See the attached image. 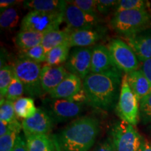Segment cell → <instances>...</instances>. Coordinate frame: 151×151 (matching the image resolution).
<instances>
[{
    "label": "cell",
    "instance_id": "6da1fadb",
    "mask_svg": "<svg viewBox=\"0 0 151 151\" xmlns=\"http://www.w3.org/2000/svg\"><path fill=\"white\" fill-rule=\"evenodd\" d=\"M122 73H91L83 81L87 103L95 109H116L120 96Z\"/></svg>",
    "mask_w": 151,
    "mask_h": 151
},
{
    "label": "cell",
    "instance_id": "7a4b0ae2",
    "mask_svg": "<svg viewBox=\"0 0 151 151\" xmlns=\"http://www.w3.org/2000/svg\"><path fill=\"white\" fill-rule=\"evenodd\" d=\"M99 131V119L84 116L76 119L53 138L59 151H90Z\"/></svg>",
    "mask_w": 151,
    "mask_h": 151
},
{
    "label": "cell",
    "instance_id": "3957f363",
    "mask_svg": "<svg viewBox=\"0 0 151 151\" xmlns=\"http://www.w3.org/2000/svg\"><path fill=\"white\" fill-rule=\"evenodd\" d=\"M110 24L116 32L129 37L151 28V14L148 10L122 11L115 13Z\"/></svg>",
    "mask_w": 151,
    "mask_h": 151
},
{
    "label": "cell",
    "instance_id": "277c9868",
    "mask_svg": "<svg viewBox=\"0 0 151 151\" xmlns=\"http://www.w3.org/2000/svg\"><path fill=\"white\" fill-rule=\"evenodd\" d=\"M15 75L23 84L24 93L29 97H41L44 95L41 84L40 64L26 59L17 60L13 65Z\"/></svg>",
    "mask_w": 151,
    "mask_h": 151
},
{
    "label": "cell",
    "instance_id": "5b68a950",
    "mask_svg": "<svg viewBox=\"0 0 151 151\" xmlns=\"http://www.w3.org/2000/svg\"><path fill=\"white\" fill-rule=\"evenodd\" d=\"M109 138L116 151H140L145 141L134 126L122 120L113 124Z\"/></svg>",
    "mask_w": 151,
    "mask_h": 151
},
{
    "label": "cell",
    "instance_id": "8992f818",
    "mask_svg": "<svg viewBox=\"0 0 151 151\" xmlns=\"http://www.w3.org/2000/svg\"><path fill=\"white\" fill-rule=\"evenodd\" d=\"M116 112L122 121L136 126L140 120V102L128 83L127 74L122 77L120 96Z\"/></svg>",
    "mask_w": 151,
    "mask_h": 151
},
{
    "label": "cell",
    "instance_id": "52a82bcc",
    "mask_svg": "<svg viewBox=\"0 0 151 151\" xmlns=\"http://www.w3.org/2000/svg\"><path fill=\"white\" fill-rule=\"evenodd\" d=\"M64 22V13H44L29 11L22 18L20 31H32L46 34L59 29Z\"/></svg>",
    "mask_w": 151,
    "mask_h": 151
},
{
    "label": "cell",
    "instance_id": "ba28073f",
    "mask_svg": "<svg viewBox=\"0 0 151 151\" xmlns=\"http://www.w3.org/2000/svg\"><path fill=\"white\" fill-rule=\"evenodd\" d=\"M117 69L124 74L138 70L140 61L131 47L122 39H113L107 45Z\"/></svg>",
    "mask_w": 151,
    "mask_h": 151
},
{
    "label": "cell",
    "instance_id": "9c48e42d",
    "mask_svg": "<svg viewBox=\"0 0 151 151\" xmlns=\"http://www.w3.org/2000/svg\"><path fill=\"white\" fill-rule=\"evenodd\" d=\"M43 104L42 108L50 115L55 122H63L77 118L84 109V104L50 97L43 99Z\"/></svg>",
    "mask_w": 151,
    "mask_h": 151
},
{
    "label": "cell",
    "instance_id": "30bf717a",
    "mask_svg": "<svg viewBox=\"0 0 151 151\" xmlns=\"http://www.w3.org/2000/svg\"><path fill=\"white\" fill-rule=\"evenodd\" d=\"M67 6L64 12V21L70 31L86 29L100 25L101 19L99 15L84 12L71 2L67 1Z\"/></svg>",
    "mask_w": 151,
    "mask_h": 151
},
{
    "label": "cell",
    "instance_id": "8fae6325",
    "mask_svg": "<svg viewBox=\"0 0 151 151\" xmlns=\"http://www.w3.org/2000/svg\"><path fill=\"white\" fill-rule=\"evenodd\" d=\"M92 48H74L65 62V68L71 74L84 80L90 73Z\"/></svg>",
    "mask_w": 151,
    "mask_h": 151
},
{
    "label": "cell",
    "instance_id": "7c38bea8",
    "mask_svg": "<svg viewBox=\"0 0 151 151\" xmlns=\"http://www.w3.org/2000/svg\"><path fill=\"white\" fill-rule=\"evenodd\" d=\"M24 137L38 134H48L53 127L55 122L42 107L37 108V113L31 118L22 121Z\"/></svg>",
    "mask_w": 151,
    "mask_h": 151
},
{
    "label": "cell",
    "instance_id": "4fadbf2b",
    "mask_svg": "<svg viewBox=\"0 0 151 151\" xmlns=\"http://www.w3.org/2000/svg\"><path fill=\"white\" fill-rule=\"evenodd\" d=\"M106 32V28L101 25L71 31L69 44L71 48H88L103 39Z\"/></svg>",
    "mask_w": 151,
    "mask_h": 151
},
{
    "label": "cell",
    "instance_id": "5bb4252c",
    "mask_svg": "<svg viewBox=\"0 0 151 151\" xmlns=\"http://www.w3.org/2000/svg\"><path fill=\"white\" fill-rule=\"evenodd\" d=\"M91 73H122L113 63L107 46L97 44L92 47Z\"/></svg>",
    "mask_w": 151,
    "mask_h": 151
},
{
    "label": "cell",
    "instance_id": "9a60e30c",
    "mask_svg": "<svg viewBox=\"0 0 151 151\" xmlns=\"http://www.w3.org/2000/svg\"><path fill=\"white\" fill-rule=\"evenodd\" d=\"M69 73L63 66H43L41 69V84L45 93L49 94L55 89Z\"/></svg>",
    "mask_w": 151,
    "mask_h": 151
},
{
    "label": "cell",
    "instance_id": "2e32d148",
    "mask_svg": "<svg viewBox=\"0 0 151 151\" xmlns=\"http://www.w3.org/2000/svg\"><path fill=\"white\" fill-rule=\"evenodd\" d=\"M124 39L141 62L151 59V28Z\"/></svg>",
    "mask_w": 151,
    "mask_h": 151
},
{
    "label": "cell",
    "instance_id": "e0dca14e",
    "mask_svg": "<svg viewBox=\"0 0 151 151\" xmlns=\"http://www.w3.org/2000/svg\"><path fill=\"white\" fill-rule=\"evenodd\" d=\"M83 89V82L76 76L69 73L55 89L49 93L50 98L70 99Z\"/></svg>",
    "mask_w": 151,
    "mask_h": 151
},
{
    "label": "cell",
    "instance_id": "ac0fdd59",
    "mask_svg": "<svg viewBox=\"0 0 151 151\" xmlns=\"http://www.w3.org/2000/svg\"><path fill=\"white\" fill-rule=\"evenodd\" d=\"M127 78L130 88L139 102L151 93V82L141 69L127 73Z\"/></svg>",
    "mask_w": 151,
    "mask_h": 151
},
{
    "label": "cell",
    "instance_id": "d6986e66",
    "mask_svg": "<svg viewBox=\"0 0 151 151\" xmlns=\"http://www.w3.org/2000/svg\"><path fill=\"white\" fill-rule=\"evenodd\" d=\"M64 0H28L23 1V6L29 11L44 13H64L67 6Z\"/></svg>",
    "mask_w": 151,
    "mask_h": 151
},
{
    "label": "cell",
    "instance_id": "ffe728a7",
    "mask_svg": "<svg viewBox=\"0 0 151 151\" xmlns=\"http://www.w3.org/2000/svg\"><path fill=\"white\" fill-rule=\"evenodd\" d=\"M28 151H59L53 137L48 134L25 137Z\"/></svg>",
    "mask_w": 151,
    "mask_h": 151
},
{
    "label": "cell",
    "instance_id": "44dd1931",
    "mask_svg": "<svg viewBox=\"0 0 151 151\" xmlns=\"http://www.w3.org/2000/svg\"><path fill=\"white\" fill-rule=\"evenodd\" d=\"M70 34L71 31L67 28L63 30L55 29L45 34L41 44L46 53L51 49L69 42Z\"/></svg>",
    "mask_w": 151,
    "mask_h": 151
},
{
    "label": "cell",
    "instance_id": "7402d4cb",
    "mask_svg": "<svg viewBox=\"0 0 151 151\" xmlns=\"http://www.w3.org/2000/svg\"><path fill=\"white\" fill-rule=\"evenodd\" d=\"M44 35V33L20 31L15 38V43L20 50H27L41 44Z\"/></svg>",
    "mask_w": 151,
    "mask_h": 151
},
{
    "label": "cell",
    "instance_id": "603a6c76",
    "mask_svg": "<svg viewBox=\"0 0 151 151\" xmlns=\"http://www.w3.org/2000/svg\"><path fill=\"white\" fill-rule=\"evenodd\" d=\"M69 42L51 49L46 53V65L51 67H58L67 61L70 50Z\"/></svg>",
    "mask_w": 151,
    "mask_h": 151
},
{
    "label": "cell",
    "instance_id": "cb8c5ba5",
    "mask_svg": "<svg viewBox=\"0 0 151 151\" xmlns=\"http://www.w3.org/2000/svg\"><path fill=\"white\" fill-rule=\"evenodd\" d=\"M14 104L17 117L23 120L31 118L37 111L35 101L32 97H21L14 101Z\"/></svg>",
    "mask_w": 151,
    "mask_h": 151
},
{
    "label": "cell",
    "instance_id": "d4e9b609",
    "mask_svg": "<svg viewBox=\"0 0 151 151\" xmlns=\"http://www.w3.org/2000/svg\"><path fill=\"white\" fill-rule=\"evenodd\" d=\"M11 129L6 134L0 137V151H11L16 143L17 137L22 129V123L18 120L12 122Z\"/></svg>",
    "mask_w": 151,
    "mask_h": 151
},
{
    "label": "cell",
    "instance_id": "484cf974",
    "mask_svg": "<svg viewBox=\"0 0 151 151\" xmlns=\"http://www.w3.org/2000/svg\"><path fill=\"white\" fill-rule=\"evenodd\" d=\"M20 14L16 7L5 9L0 15V27L1 29L11 30L18 26L20 21Z\"/></svg>",
    "mask_w": 151,
    "mask_h": 151
},
{
    "label": "cell",
    "instance_id": "4316f807",
    "mask_svg": "<svg viewBox=\"0 0 151 151\" xmlns=\"http://www.w3.org/2000/svg\"><path fill=\"white\" fill-rule=\"evenodd\" d=\"M19 58L41 63L46 62V52L42 44H40L27 50H20Z\"/></svg>",
    "mask_w": 151,
    "mask_h": 151
},
{
    "label": "cell",
    "instance_id": "83f0119b",
    "mask_svg": "<svg viewBox=\"0 0 151 151\" xmlns=\"http://www.w3.org/2000/svg\"><path fill=\"white\" fill-rule=\"evenodd\" d=\"M14 76L13 66L6 65L0 69V95L1 99H4L7 94L9 87Z\"/></svg>",
    "mask_w": 151,
    "mask_h": 151
},
{
    "label": "cell",
    "instance_id": "f1b7e54d",
    "mask_svg": "<svg viewBox=\"0 0 151 151\" xmlns=\"http://www.w3.org/2000/svg\"><path fill=\"white\" fill-rule=\"evenodd\" d=\"M14 109V101L4 99H1L0 104V120L8 123H12L18 120Z\"/></svg>",
    "mask_w": 151,
    "mask_h": 151
},
{
    "label": "cell",
    "instance_id": "f546056e",
    "mask_svg": "<svg viewBox=\"0 0 151 151\" xmlns=\"http://www.w3.org/2000/svg\"><path fill=\"white\" fill-rule=\"evenodd\" d=\"M149 3L144 0H120L118 1L115 13L122 11L148 10Z\"/></svg>",
    "mask_w": 151,
    "mask_h": 151
},
{
    "label": "cell",
    "instance_id": "4dcf8cb0",
    "mask_svg": "<svg viewBox=\"0 0 151 151\" xmlns=\"http://www.w3.org/2000/svg\"><path fill=\"white\" fill-rule=\"evenodd\" d=\"M24 93V88L23 84L14 73V78H13L10 86L9 87L5 99L11 101H15L17 99L21 98Z\"/></svg>",
    "mask_w": 151,
    "mask_h": 151
},
{
    "label": "cell",
    "instance_id": "1f68e13d",
    "mask_svg": "<svg viewBox=\"0 0 151 151\" xmlns=\"http://www.w3.org/2000/svg\"><path fill=\"white\" fill-rule=\"evenodd\" d=\"M140 119L145 124L151 122V93L140 101Z\"/></svg>",
    "mask_w": 151,
    "mask_h": 151
},
{
    "label": "cell",
    "instance_id": "d6a6232c",
    "mask_svg": "<svg viewBox=\"0 0 151 151\" xmlns=\"http://www.w3.org/2000/svg\"><path fill=\"white\" fill-rule=\"evenodd\" d=\"M71 2L88 14L93 15L99 14L97 8V0H73Z\"/></svg>",
    "mask_w": 151,
    "mask_h": 151
},
{
    "label": "cell",
    "instance_id": "836d02e7",
    "mask_svg": "<svg viewBox=\"0 0 151 151\" xmlns=\"http://www.w3.org/2000/svg\"><path fill=\"white\" fill-rule=\"evenodd\" d=\"M118 1L115 0H97V8L99 14L107 15L111 11L116 10Z\"/></svg>",
    "mask_w": 151,
    "mask_h": 151
},
{
    "label": "cell",
    "instance_id": "e575fe53",
    "mask_svg": "<svg viewBox=\"0 0 151 151\" xmlns=\"http://www.w3.org/2000/svg\"><path fill=\"white\" fill-rule=\"evenodd\" d=\"M90 151H116V150L113 146L111 139L108 138L102 142L98 143L97 146Z\"/></svg>",
    "mask_w": 151,
    "mask_h": 151
},
{
    "label": "cell",
    "instance_id": "d590c367",
    "mask_svg": "<svg viewBox=\"0 0 151 151\" xmlns=\"http://www.w3.org/2000/svg\"><path fill=\"white\" fill-rule=\"evenodd\" d=\"M11 151H28L27 141L24 136L20 134L17 137L16 143Z\"/></svg>",
    "mask_w": 151,
    "mask_h": 151
},
{
    "label": "cell",
    "instance_id": "8d00e7d4",
    "mask_svg": "<svg viewBox=\"0 0 151 151\" xmlns=\"http://www.w3.org/2000/svg\"><path fill=\"white\" fill-rule=\"evenodd\" d=\"M140 69L151 82V59L141 62Z\"/></svg>",
    "mask_w": 151,
    "mask_h": 151
},
{
    "label": "cell",
    "instance_id": "74e56055",
    "mask_svg": "<svg viewBox=\"0 0 151 151\" xmlns=\"http://www.w3.org/2000/svg\"><path fill=\"white\" fill-rule=\"evenodd\" d=\"M19 2H20L19 1H15V0H1L0 1V11L1 12L5 9L13 7Z\"/></svg>",
    "mask_w": 151,
    "mask_h": 151
},
{
    "label": "cell",
    "instance_id": "f35d334b",
    "mask_svg": "<svg viewBox=\"0 0 151 151\" xmlns=\"http://www.w3.org/2000/svg\"><path fill=\"white\" fill-rule=\"evenodd\" d=\"M11 124L0 120V137H2L11 129Z\"/></svg>",
    "mask_w": 151,
    "mask_h": 151
},
{
    "label": "cell",
    "instance_id": "ab89813d",
    "mask_svg": "<svg viewBox=\"0 0 151 151\" xmlns=\"http://www.w3.org/2000/svg\"><path fill=\"white\" fill-rule=\"evenodd\" d=\"M140 151H151V143L145 139Z\"/></svg>",
    "mask_w": 151,
    "mask_h": 151
}]
</instances>
